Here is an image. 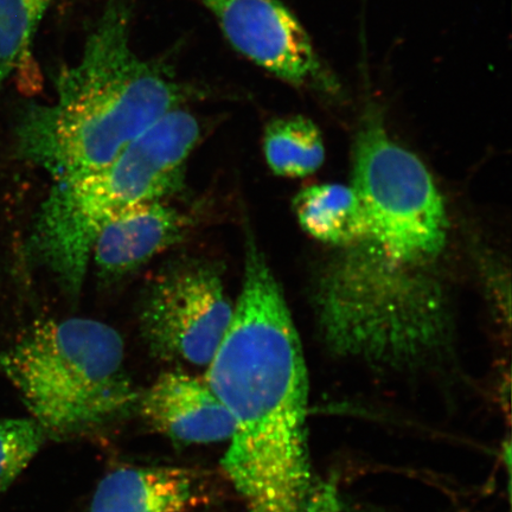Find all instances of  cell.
<instances>
[{
    "instance_id": "5b68a950",
    "label": "cell",
    "mask_w": 512,
    "mask_h": 512,
    "mask_svg": "<svg viewBox=\"0 0 512 512\" xmlns=\"http://www.w3.org/2000/svg\"><path fill=\"white\" fill-rule=\"evenodd\" d=\"M0 368L32 420L57 440L104 426L137 400L123 338L94 319L36 324L0 356Z\"/></svg>"
},
{
    "instance_id": "8fae6325",
    "label": "cell",
    "mask_w": 512,
    "mask_h": 512,
    "mask_svg": "<svg viewBox=\"0 0 512 512\" xmlns=\"http://www.w3.org/2000/svg\"><path fill=\"white\" fill-rule=\"evenodd\" d=\"M206 496L200 473L194 470L123 467L101 480L89 512H188Z\"/></svg>"
},
{
    "instance_id": "9c48e42d",
    "label": "cell",
    "mask_w": 512,
    "mask_h": 512,
    "mask_svg": "<svg viewBox=\"0 0 512 512\" xmlns=\"http://www.w3.org/2000/svg\"><path fill=\"white\" fill-rule=\"evenodd\" d=\"M140 408L159 433L183 444L230 440L235 422L204 379L171 371L144 394Z\"/></svg>"
},
{
    "instance_id": "7a4b0ae2",
    "label": "cell",
    "mask_w": 512,
    "mask_h": 512,
    "mask_svg": "<svg viewBox=\"0 0 512 512\" xmlns=\"http://www.w3.org/2000/svg\"><path fill=\"white\" fill-rule=\"evenodd\" d=\"M50 105L19 118L16 151L54 183L92 174L117 159L181 104V87L163 67L132 49L130 10L112 0L80 60L63 68Z\"/></svg>"
},
{
    "instance_id": "ba28073f",
    "label": "cell",
    "mask_w": 512,
    "mask_h": 512,
    "mask_svg": "<svg viewBox=\"0 0 512 512\" xmlns=\"http://www.w3.org/2000/svg\"><path fill=\"white\" fill-rule=\"evenodd\" d=\"M243 56L293 86L338 91L303 25L278 0H197Z\"/></svg>"
},
{
    "instance_id": "4fadbf2b",
    "label": "cell",
    "mask_w": 512,
    "mask_h": 512,
    "mask_svg": "<svg viewBox=\"0 0 512 512\" xmlns=\"http://www.w3.org/2000/svg\"><path fill=\"white\" fill-rule=\"evenodd\" d=\"M264 152L273 174L285 178L315 174L325 159L322 133L302 115L273 120L266 127Z\"/></svg>"
},
{
    "instance_id": "6da1fadb",
    "label": "cell",
    "mask_w": 512,
    "mask_h": 512,
    "mask_svg": "<svg viewBox=\"0 0 512 512\" xmlns=\"http://www.w3.org/2000/svg\"><path fill=\"white\" fill-rule=\"evenodd\" d=\"M204 380L232 414L222 460L247 512H339L307 444L309 377L290 310L272 298L236 305Z\"/></svg>"
},
{
    "instance_id": "30bf717a",
    "label": "cell",
    "mask_w": 512,
    "mask_h": 512,
    "mask_svg": "<svg viewBox=\"0 0 512 512\" xmlns=\"http://www.w3.org/2000/svg\"><path fill=\"white\" fill-rule=\"evenodd\" d=\"M191 217L162 200L134 204L96 236L91 259L106 277H121L176 245L189 232Z\"/></svg>"
},
{
    "instance_id": "5bb4252c",
    "label": "cell",
    "mask_w": 512,
    "mask_h": 512,
    "mask_svg": "<svg viewBox=\"0 0 512 512\" xmlns=\"http://www.w3.org/2000/svg\"><path fill=\"white\" fill-rule=\"evenodd\" d=\"M56 0H0V87L27 53L32 37Z\"/></svg>"
},
{
    "instance_id": "52a82bcc",
    "label": "cell",
    "mask_w": 512,
    "mask_h": 512,
    "mask_svg": "<svg viewBox=\"0 0 512 512\" xmlns=\"http://www.w3.org/2000/svg\"><path fill=\"white\" fill-rule=\"evenodd\" d=\"M233 312L219 266L207 260H178L147 287L140 331L163 360L208 367Z\"/></svg>"
},
{
    "instance_id": "277c9868",
    "label": "cell",
    "mask_w": 512,
    "mask_h": 512,
    "mask_svg": "<svg viewBox=\"0 0 512 512\" xmlns=\"http://www.w3.org/2000/svg\"><path fill=\"white\" fill-rule=\"evenodd\" d=\"M201 126L183 108L166 113L111 164L54 183L38 211L29 252L69 294L81 290L96 236L134 204L162 200L181 183Z\"/></svg>"
},
{
    "instance_id": "9a60e30c",
    "label": "cell",
    "mask_w": 512,
    "mask_h": 512,
    "mask_svg": "<svg viewBox=\"0 0 512 512\" xmlns=\"http://www.w3.org/2000/svg\"><path fill=\"white\" fill-rule=\"evenodd\" d=\"M46 439L32 419L0 420V496L27 469Z\"/></svg>"
},
{
    "instance_id": "3957f363",
    "label": "cell",
    "mask_w": 512,
    "mask_h": 512,
    "mask_svg": "<svg viewBox=\"0 0 512 512\" xmlns=\"http://www.w3.org/2000/svg\"><path fill=\"white\" fill-rule=\"evenodd\" d=\"M315 311L326 347L369 366L416 368L443 355L451 339L435 267L396 265L362 243L338 248L323 268Z\"/></svg>"
},
{
    "instance_id": "7c38bea8",
    "label": "cell",
    "mask_w": 512,
    "mask_h": 512,
    "mask_svg": "<svg viewBox=\"0 0 512 512\" xmlns=\"http://www.w3.org/2000/svg\"><path fill=\"white\" fill-rule=\"evenodd\" d=\"M293 209L304 232L325 245L344 248L366 238V214L348 185H310L294 197Z\"/></svg>"
},
{
    "instance_id": "8992f818",
    "label": "cell",
    "mask_w": 512,
    "mask_h": 512,
    "mask_svg": "<svg viewBox=\"0 0 512 512\" xmlns=\"http://www.w3.org/2000/svg\"><path fill=\"white\" fill-rule=\"evenodd\" d=\"M351 187L366 214L367 245L394 264H437L448 235L443 196L420 158L390 138L377 112L358 128Z\"/></svg>"
}]
</instances>
